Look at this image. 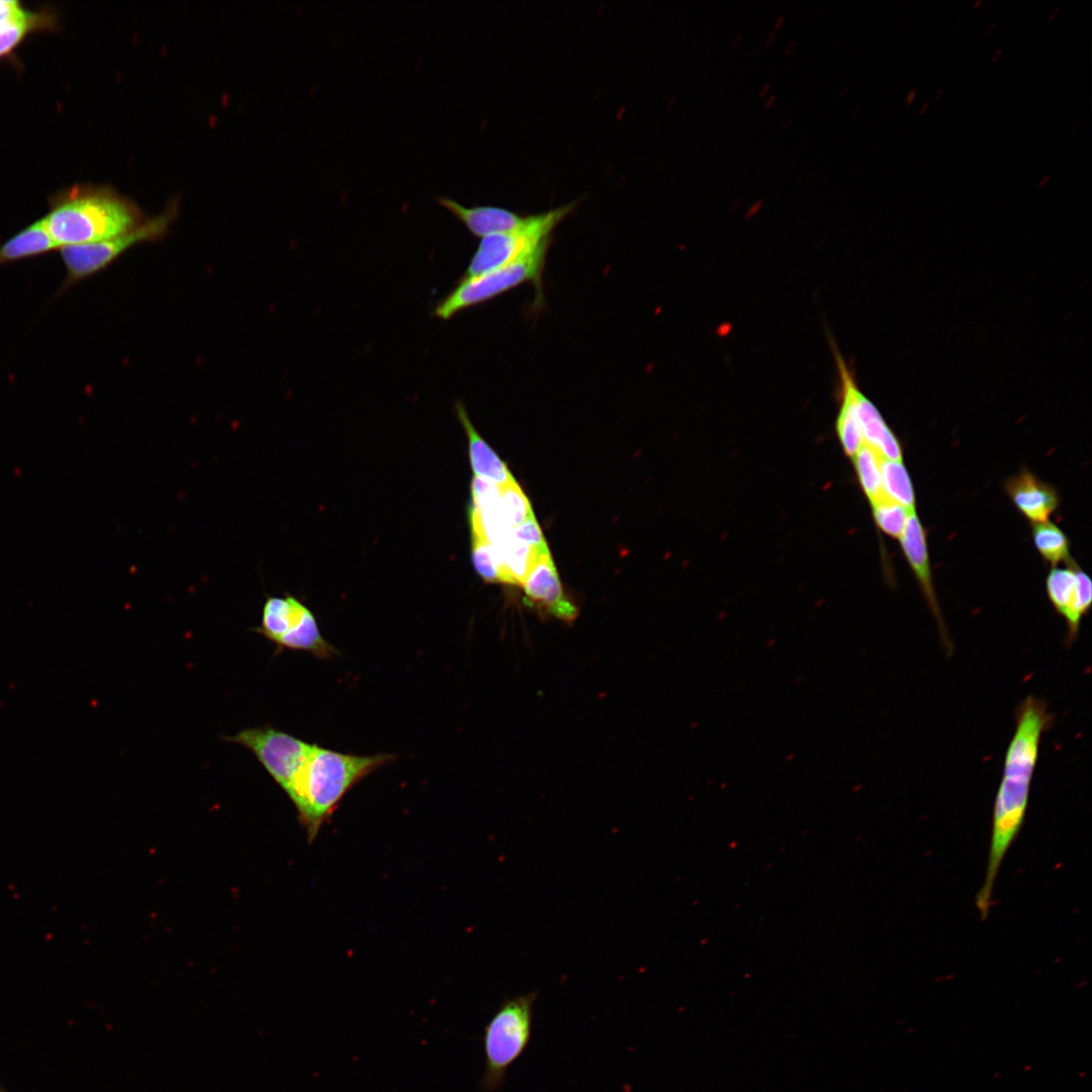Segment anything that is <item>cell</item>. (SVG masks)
Here are the masks:
<instances>
[{
  "mask_svg": "<svg viewBox=\"0 0 1092 1092\" xmlns=\"http://www.w3.org/2000/svg\"><path fill=\"white\" fill-rule=\"evenodd\" d=\"M769 86H770V85H769V83H765V84L763 85V87H762V88L760 89V91H759V95H760V96L764 95V94H765V92L767 91V89L769 88Z\"/></svg>",
  "mask_w": 1092,
  "mask_h": 1092,
  "instance_id": "cell-30",
  "label": "cell"
},
{
  "mask_svg": "<svg viewBox=\"0 0 1092 1092\" xmlns=\"http://www.w3.org/2000/svg\"><path fill=\"white\" fill-rule=\"evenodd\" d=\"M553 240L541 244L515 261L490 272L464 276L434 308L433 315L449 320L459 311L484 303L523 284L531 283L536 302H543V274Z\"/></svg>",
  "mask_w": 1092,
  "mask_h": 1092,
  "instance_id": "cell-5",
  "label": "cell"
},
{
  "mask_svg": "<svg viewBox=\"0 0 1092 1092\" xmlns=\"http://www.w3.org/2000/svg\"><path fill=\"white\" fill-rule=\"evenodd\" d=\"M58 249L50 235L44 218L21 230L0 246V267L29 259Z\"/></svg>",
  "mask_w": 1092,
  "mask_h": 1092,
  "instance_id": "cell-16",
  "label": "cell"
},
{
  "mask_svg": "<svg viewBox=\"0 0 1092 1092\" xmlns=\"http://www.w3.org/2000/svg\"><path fill=\"white\" fill-rule=\"evenodd\" d=\"M846 89H847V86L845 85V86H844V87L842 88V90H841V91L839 92L838 96H842V95H843V93L845 92V90H846Z\"/></svg>",
  "mask_w": 1092,
  "mask_h": 1092,
  "instance_id": "cell-36",
  "label": "cell"
},
{
  "mask_svg": "<svg viewBox=\"0 0 1092 1092\" xmlns=\"http://www.w3.org/2000/svg\"><path fill=\"white\" fill-rule=\"evenodd\" d=\"M1031 536L1037 552L1053 567L1061 562L1069 564L1073 561L1069 538L1054 523H1032Z\"/></svg>",
  "mask_w": 1092,
  "mask_h": 1092,
  "instance_id": "cell-19",
  "label": "cell"
},
{
  "mask_svg": "<svg viewBox=\"0 0 1092 1092\" xmlns=\"http://www.w3.org/2000/svg\"><path fill=\"white\" fill-rule=\"evenodd\" d=\"M760 50H761V46L757 47V50H756V52L754 53V57H756V56H757V53H758V52H759Z\"/></svg>",
  "mask_w": 1092,
  "mask_h": 1092,
  "instance_id": "cell-38",
  "label": "cell"
},
{
  "mask_svg": "<svg viewBox=\"0 0 1092 1092\" xmlns=\"http://www.w3.org/2000/svg\"><path fill=\"white\" fill-rule=\"evenodd\" d=\"M784 20V16L781 15L775 23V28H778Z\"/></svg>",
  "mask_w": 1092,
  "mask_h": 1092,
  "instance_id": "cell-32",
  "label": "cell"
},
{
  "mask_svg": "<svg viewBox=\"0 0 1092 1092\" xmlns=\"http://www.w3.org/2000/svg\"><path fill=\"white\" fill-rule=\"evenodd\" d=\"M498 509L502 519L511 529L534 515L527 495L517 481L500 488Z\"/></svg>",
  "mask_w": 1092,
  "mask_h": 1092,
  "instance_id": "cell-23",
  "label": "cell"
},
{
  "mask_svg": "<svg viewBox=\"0 0 1092 1092\" xmlns=\"http://www.w3.org/2000/svg\"><path fill=\"white\" fill-rule=\"evenodd\" d=\"M741 35H742L741 32H739L737 34V36L734 37L733 42H732L733 46L737 44V42H738L739 38L741 37Z\"/></svg>",
  "mask_w": 1092,
  "mask_h": 1092,
  "instance_id": "cell-34",
  "label": "cell"
},
{
  "mask_svg": "<svg viewBox=\"0 0 1092 1092\" xmlns=\"http://www.w3.org/2000/svg\"><path fill=\"white\" fill-rule=\"evenodd\" d=\"M34 14L25 10L18 16L0 24V57L9 54L33 28Z\"/></svg>",
  "mask_w": 1092,
  "mask_h": 1092,
  "instance_id": "cell-26",
  "label": "cell"
},
{
  "mask_svg": "<svg viewBox=\"0 0 1092 1092\" xmlns=\"http://www.w3.org/2000/svg\"><path fill=\"white\" fill-rule=\"evenodd\" d=\"M1058 10H1059V7H1057V8H1056V10H1055V11L1053 12V14H1051V16H1050V19H1052V18L1054 17V14H1055V13H1056V12H1057Z\"/></svg>",
  "mask_w": 1092,
  "mask_h": 1092,
  "instance_id": "cell-40",
  "label": "cell"
},
{
  "mask_svg": "<svg viewBox=\"0 0 1092 1092\" xmlns=\"http://www.w3.org/2000/svg\"><path fill=\"white\" fill-rule=\"evenodd\" d=\"M395 758L393 754L355 755L312 744L287 794L312 840L324 821L360 780Z\"/></svg>",
  "mask_w": 1092,
  "mask_h": 1092,
  "instance_id": "cell-2",
  "label": "cell"
},
{
  "mask_svg": "<svg viewBox=\"0 0 1092 1092\" xmlns=\"http://www.w3.org/2000/svg\"><path fill=\"white\" fill-rule=\"evenodd\" d=\"M522 585L530 605L562 621L577 617L578 609L564 594L550 551L539 554Z\"/></svg>",
  "mask_w": 1092,
  "mask_h": 1092,
  "instance_id": "cell-12",
  "label": "cell"
},
{
  "mask_svg": "<svg viewBox=\"0 0 1092 1092\" xmlns=\"http://www.w3.org/2000/svg\"><path fill=\"white\" fill-rule=\"evenodd\" d=\"M578 200L546 211L526 215L516 229L481 238L465 276L471 277L498 269L541 244L553 240L556 228L576 208Z\"/></svg>",
  "mask_w": 1092,
  "mask_h": 1092,
  "instance_id": "cell-7",
  "label": "cell"
},
{
  "mask_svg": "<svg viewBox=\"0 0 1092 1092\" xmlns=\"http://www.w3.org/2000/svg\"><path fill=\"white\" fill-rule=\"evenodd\" d=\"M1048 598L1067 625L1065 643L1070 647L1078 637L1082 618L1092 603V581L1073 560L1067 567H1053L1045 579Z\"/></svg>",
  "mask_w": 1092,
  "mask_h": 1092,
  "instance_id": "cell-10",
  "label": "cell"
},
{
  "mask_svg": "<svg viewBox=\"0 0 1092 1092\" xmlns=\"http://www.w3.org/2000/svg\"><path fill=\"white\" fill-rule=\"evenodd\" d=\"M472 562L483 580L500 581L498 563L492 545L483 536L474 533H472Z\"/></svg>",
  "mask_w": 1092,
  "mask_h": 1092,
  "instance_id": "cell-25",
  "label": "cell"
},
{
  "mask_svg": "<svg viewBox=\"0 0 1092 1092\" xmlns=\"http://www.w3.org/2000/svg\"><path fill=\"white\" fill-rule=\"evenodd\" d=\"M871 505L876 525L885 534L899 539L910 512L886 494L874 500Z\"/></svg>",
  "mask_w": 1092,
  "mask_h": 1092,
  "instance_id": "cell-24",
  "label": "cell"
},
{
  "mask_svg": "<svg viewBox=\"0 0 1092 1092\" xmlns=\"http://www.w3.org/2000/svg\"><path fill=\"white\" fill-rule=\"evenodd\" d=\"M915 94H916V89H915V88H914V89H912V90H911V91H910V92L908 93V95H907V97H906V99H905L908 105H910V104H911V102H912V101L914 100V98H915Z\"/></svg>",
  "mask_w": 1092,
  "mask_h": 1092,
  "instance_id": "cell-29",
  "label": "cell"
},
{
  "mask_svg": "<svg viewBox=\"0 0 1092 1092\" xmlns=\"http://www.w3.org/2000/svg\"><path fill=\"white\" fill-rule=\"evenodd\" d=\"M456 413L468 438L469 459L474 476L486 479L500 488L516 482L507 464L476 431L461 402L456 403Z\"/></svg>",
  "mask_w": 1092,
  "mask_h": 1092,
  "instance_id": "cell-15",
  "label": "cell"
},
{
  "mask_svg": "<svg viewBox=\"0 0 1092 1092\" xmlns=\"http://www.w3.org/2000/svg\"><path fill=\"white\" fill-rule=\"evenodd\" d=\"M791 120H792V118H791V117H789V118H788V119L786 120V122L784 123V127H787V126H788V124H789V123L791 122Z\"/></svg>",
  "mask_w": 1092,
  "mask_h": 1092,
  "instance_id": "cell-37",
  "label": "cell"
},
{
  "mask_svg": "<svg viewBox=\"0 0 1092 1092\" xmlns=\"http://www.w3.org/2000/svg\"><path fill=\"white\" fill-rule=\"evenodd\" d=\"M43 218L59 249L113 238L145 219L133 202L104 188L72 189Z\"/></svg>",
  "mask_w": 1092,
  "mask_h": 1092,
  "instance_id": "cell-3",
  "label": "cell"
},
{
  "mask_svg": "<svg viewBox=\"0 0 1092 1092\" xmlns=\"http://www.w3.org/2000/svg\"><path fill=\"white\" fill-rule=\"evenodd\" d=\"M880 468L885 494L908 512L915 511L913 484L903 462L881 457Z\"/></svg>",
  "mask_w": 1092,
  "mask_h": 1092,
  "instance_id": "cell-20",
  "label": "cell"
},
{
  "mask_svg": "<svg viewBox=\"0 0 1092 1092\" xmlns=\"http://www.w3.org/2000/svg\"><path fill=\"white\" fill-rule=\"evenodd\" d=\"M224 740L245 746L288 794L312 744L271 726L248 728Z\"/></svg>",
  "mask_w": 1092,
  "mask_h": 1092,
  "instance_id": "cell-8",
  "label": "cell"
},
{
  "mask_svg": "<svg viewBox=\"0 0 1092 1092\" xmlns=\"http://www.w3.org/2000/svg\"><path fill=\"white\" fill-rule=\"evenodd\" d=\"M839 412L836 432L846 455L853 457L863 444L859 426L847 393L838 387Z\"/></svg>",
  "mask_w": 1092,
  "mask_h": 1092,
  "instance_id": "cell-22",
  "label": "cell"
},
{
  "mask_svg": "<svg viewBox=\"0 0 1092 1092\" xmlns=\"http://www.w3.org/2000/svg\"><path fill=\"white\" fill-rule=\"evenodd\" d=\"M902 551L912 569L927 602V605L935 618L939 635L946 652H952V643L943 622L942 614L935 596L932 575L929 564L926 533L915 511L910 512L899 538Z\"/></svg>",
  "mask_w": 1092,
  "mask_h": 1092,
  "instance_id": "cell-11",
  "label": "cell"
},
{
  "mask_svg": "<svg viewBox=\"0 0 1092 1092\" xmlns=\"http://www.w3.org/2000/svg\"><path fill=\"white\" fill-rule=\"evenodd\" d=\"M775 99H776V95H771V96H770V97H769V98L767 99V101L765 102L764 106H765V107H768V106H770L771 102H772V101H774Z\"/></svg>",
  "mask_w": 1092,
  "mask_h": 1092,
  "instance_id": "cell-31",
  "label": "cell"
},
{
  "mask_svg": "<svg viewBox=\"0 0 1092 1092\" xmlns=\"http://www.w3.org/2000/svg\"><path fill=\"white\" fill-rule=\"evenodd\" d=\"M858 109H859V107H858V106H856V107H855V109L853 110V113H852L851 117H853V116H854V114L856 113V111H858Z\"/></svg>",
  "mask_w": 1092,
  "mask_h": 1092,
  "instance_id": "cell-39",
  "label": "cell"
},
{
  "mask_svg": "<svg viewBox=\"0 0 1092 1092\" xmlns=\"http://www.w3.org/2000/svg\"><path fill=\"white\" fill-rule=\"evenodd\" d=\"M838 377V387L843 389L853 406L863 443L890 460L902 461L903 451L897 436L888 426L877 406L859 389L847 362L836 346H832Z\"/></svg>",
  "mask_w": 1092,
  "mask_h": 1092,
  "instance_id": "cell-9",
  "label": "cell"
},
{
  "mask_svg": "<svg viewBox=\"0 0 1092 1092\" xmlns=\"http://www.w3.org/2000/svg\"><path fill=\"white\" fill-rule=\"evenodd\" d=\"M23 11L17 1L0 0V24L18 16Z\"/></svg>",
  "mask_w": 1092,
  "mask_h": 1092,
  "instance_id": "cell-28",
  "label": "cell"
},
{
  "mask_svg": "<svg viewBox=\"0 0 1092 1092\" xmlns=\"http://www.w3.org/2000/svg\"><path fill=\"white\" fill-rule=\"evenodd\" d=\"M177 214V204L171 203L158 215L145 218L133 229L113 238L61 247L59 250L66 269L61 291L101 272L134 246L162 240Z\"/></svg>",
  "mask_w": 1092,
  "mask_h": 1092,
  "instance_id": "cell-6",
  "label": "cell"
},
{
  "mask_svg": "<svg viewBox=\"0 0 1092 1092\" xmlns=\"http://www.w3.org/2000/svg\"><path fill=\"white\" fill-rule=\"evenodd\" d=\"M305 608L292 596L269 597L263 606L261 626L255 631L276 644L294 626Z\"/></svg>",
  "mask_w": 1092,
  "mask_h": 1092,
  "instance_id": "cell-18",
  "label": "cell"
},
{
  "mask_svg": "<svg viewBox=\"0 0 1092 1092\" xmlns=\"http://www.w3.org/2000/svg\"><path fill=\"white\" fill-rule=\"evenodd\" d=\"M437 202L461 221L473 236L478 238L512 231L523 223L526 218V215H521L502 206H465L447 196H438Z\"/></svg>",
  "mask_w": 1092,
  "mask_h": 1092,
  "instance_id": "cell-14",
  "label": "cell"
},
{
  "mask_svg": "<svg viewBox=\"0 0 1092 1092\" xmlns=\"http://www.w3.org/2000/svg\"><path fill=\"white\" fill-rule=\"evenodd\" d=\"M275 645L281 649L305 651L320 658H330L339 653L322 636L314 615L307 607L294 626Z\"/></svg>",
  "mask_w": 1092,
  "mask_h": 1092,
  "instance_id": "cell-17",
  "label": "cell"
},
{
  "mask_svg": "<svg viewBox=\"0 0 1092 1092\" xmlns=\"http://www.w3.org/2000/svg\"><path fill=\"white\" fill-rule=\"evenodd\" d=\"M881 455L867 444L852 457L859 484L871 503L885 494L881 477Z\"/></svg>",
  "mask_w": 1092,
  "mask_h": 1092,
  "instance_id": "cell-21",
  "label": "cell"
},
{
  "mask_svg": "<svg viewBox=\"0 0 1092 1092\" xmlns=\"http://www.w3.org/2000/svg\"><path fill=\"white\" fill-rule=\"evenodd\" d=\"M926 108H927V104H925V105H924V107H923V109H922V110L920 111V115H922V114H923V112H924V110H925Z\"/></svg>",
  "mask_w": 1092,
  "mask_h": 1092,
  "instance_id": "cell-41",
  "label": "cell"
},
{
  "mask_svg": "<svg viewBox=\"0 0 1092 1092\" xmlns=\"http://www.w3.org/2000/svg\"><path fill=\"white\" fill-rule=\"evenodd\" d=\"M1054 716L1041 698L1027 696L1015 711V730L1005 752L1003 774L995 797L987 870L976 897V906L987 918L1003 859L1025 819L1031 780L1042 734Z\"/></svg>",
  "mask_w": 1092,
  "mask_h": 1092,
  "instance_id": "cell-1",
  "label": "cell"
},
{
  "mask_svg": "<svg viewBox=\"0 0 1092 1092\" xmlns=\"http://www.w3.org/2000/svg\"><path fill=\"white\" fill-rule=\"evenodd\" d=\"M1004 490L1016 509L1031 523L1049 521L1060 504L1056 488L1028 469H1022L1008 478Z\"/></svg>",
  "mask_w": 1092,
  "mask_h": 1092,
  "instance_id": "cell-13",
  "label": "cell"
},
{
  "mask_svg": "<svg viewBox=\"0 0 1092 1092\" xmlns=\"http://www.w3.org/2000/svg\"><path fill=\"white\" fill-rule=\"evenodd\" d=\"M536 992L506 998L484 1026L483 1092H497L509 1068L524 1054L532 1037Z\"/></svg>",
  "mask_w": 1092,
  "mask_h": 1092,
  "instance_id": "cell-4",
  "label": "cell"
},
{
  "mask_svg": "<svg viewBox=\"0 0 1092 1092\" xmlns=\"http://www.w3.org/2000/svg\"><path fill=\"white\" fill-rule=\"evenodd\" d=\"M774 37H775V32H771V33H770V35H769V37H767V39H766L765 43H766V44H769V43L771 42V40H772V38H774Z\"/></svg>",
  "mask_w": 1092,
  "mask_h": 1092,
  "instance_id": "cell-35",
  "label": "cell"
},
{
  "mask_svg": "<svg viewBox=\"0 0 1092 1092\" xmlns=\"http://www.w3.org/2000/svg\"><path fill=\"white\" fill-rule=\"evenodd\" d=\"M794 46H795V40L790 41V43L788 44L787 50L785 51V53L788 54L792 50V48Z\"/></svg>",
  "mask_w": 1092,
  "mask_h": 1092,
  "instance_id": "cell-33",
  "label": "cell"
},
{
  "mask_svg": "<svg viewBox=\"0 0 1092 1092\" xmlns=\"http://www.w3.org/2000/svg\"><path fill=\"white\" fill-rule=\"evenodd\" d=\"M513 536L540 552L548 551L546 540L534 515L512 530Z\"/></svg>",
  "mask_w": 1092,
  "mask_h": 1092,
  "instance_id": "cell-27",
  "label": "cell"
}]
</instances>
